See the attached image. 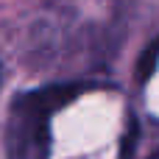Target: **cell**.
Listing matches in <instances>:
<instances>
[{
    "mask_svg": "<svg viewBox=\"0 0 159 159\" xmlns=\"http://www.w3.org/2000/svg\"><path fill=\"white\" fill-rule=\"evenodd\" d=\"M112 22L109 0H48L28 22L25 45L34 61H70L103 48Z\"/></svg>",
    "mask_w": 159,
    "mask_h": 159,
    "instance_id": "1",
    "label": "cell"
},
{
    "mask_svg": "<svg viewBox=\"0 0 159 159\" xmlns=\"http://www.w3.org/2000/svg\"><path fill=\"white\" fill-rule=\"evenodd\" d=\"M151 159H159V154H157V157H151Z\"/></svg>",
    "mask_w": 159,
    "mask_h": 159,
    "instance_id": "3",
    "label": "cell"
},
{
    "mask_svg": "<svg viewBox=\"0 0 159 159\" xmlns=\"http://www.w3.org/2000/svg\"><path fill=\"white\" fill-rule=\"evenodd\" d=\"M81 95V84H48L14 98L6 120V159H48L50 117Z\"/></svg>",
    "mask_w": 159,
    "mask_h": 159,
    "instance_id": "2",
    "label": "cell"
}]
</instances>
